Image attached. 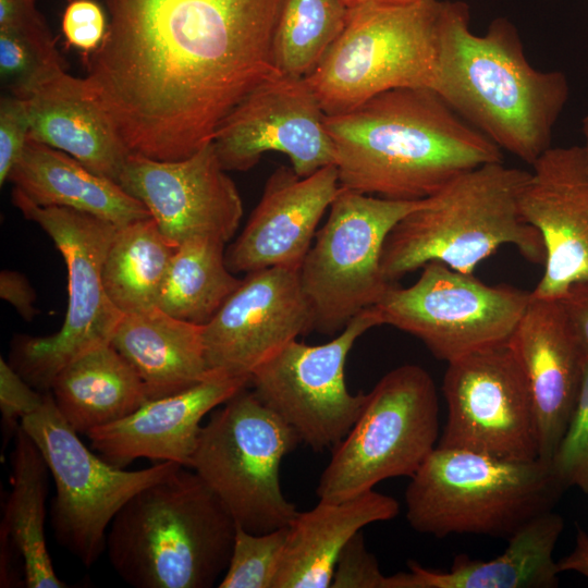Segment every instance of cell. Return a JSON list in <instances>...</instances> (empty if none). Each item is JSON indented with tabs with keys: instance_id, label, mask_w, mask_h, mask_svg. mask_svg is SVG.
Wrapping results in <instances>:
<instances>
[{
	"instance_id": "cell-32",
	"label": "cell",
	"mask_w": 588,
	"mask_h": 588,
	"mask_svg": "<svg viewBox=\"0 0 588 588\" xmlns=\"http://www.w3.org/2000/svg\"><path fill=\"white\" fill-rule=\"evenodd\" d=\"M342 0H283L272 37V61L285 76L306 78L342 33Z\"/></svg>"
},
{
	"instance_id": "cell-23",
	"label": "cell",
	"mask_w": 588,
	"mask_h": 588,
	"mask_svg": "<svg viewBox=\"0 0 588 588\" xmlns=\"http://www.w3.org/2000/svg\"><path fill=\"white\" fill-rule=\"evenodd\" d=\"M29 138L63 151L90 171L118 183L131 151L85 78L64 68L25 98Z\"/></svg>"
},
{
	"instance_id": "cell-26",
	"label": "cell",
	"mask_w": 588,
	"mask_h": 588,
	"mask_svg": "<svg viewBox=\"0 0 588 588\" xmlns=\"http://www.w3.org/2000/svg\"><path fill=\"white\" fill-rule=\"evenodd\" d=\"M203 327L155 307L124 314L110 343L137 372L148 399L156 400L215 373L206 360Z\"/></svg>"
},
{
	"instance_id": "cell-18",
	"label": "cell",
	"mask_w": 588,
	"mask_h": 588,
	"mask_svg": "<svg viewBox=\"0 0 588 588\" xmlns=\"http://www.w3.org/2000/svg\"><path fill=\"white\" fill-rule=\"evenodd\" d=\"M313 330L314 311L298 271L248 272L203 327L206 360L212 372L250 381L262 363Z\"/></svg>"
},
{
	"instance_id": "cell-39",
	"label": "cell",
	"mask_w": 588,
	"mask_h": 588,
	"mask_svg": "<svg viewBox=\"0 0 588 588\" xmlns=\"http://www.w3.org/2000/svg\"><path fill=\"white\" fill-rule=\"evenodd\" d=\"M45 397L46 393L33 390L12 365L0 358V411L7 434H15L21 420L36 412Z\"/></svg>"
},
{
	"instance_id": "cell-17",
	"label": "cell",
	"mask_w": 588,
	"mask_h": 588,
	"mask_svg": "<svg viewBox=\"0 0 588 588\" xmlns=\"http://www.w3.org/2000/svg\"><path fill=\"white\" fill-rule=\"evenodd\" d=\"M118 184L147 208L176 247L197 237L226 243L243 216L241 196L212 142L180 160L131 152Z\"/></svg>"
},
{
	"instance_id": "cell-21",
	"label": "cell",
	"mask_w": 588,
	"mask_h": 588,
	"mask_svg": "<svg viewBox=\"0 0 588 588\" xmlns=\"http://www.w3.org/2000/svg\"><path fill=\"white\" fill-rule=\"evenodd\" d=\"M507 345L534 400L538 458L550 464L574 411L588 357L556 298L531 296Z\"/></svg>"
},
{
	"instance_id": "cell-41",
	"label": "cell",
	"mask_w": 588,
	"mask_h": 588,
	"mask_svg": "<svg viewBox=\"0 0 588 588\" xmlns=\"http://www.w3.org/2000/svg\"><path fill=\"white\" fill-rule=\"evenodd\" d=\"M0 296L27 321L33 320L37 314L34 306L36 293L27 279L17 271L7 269L1 271Z\"/></svg>"
},
{
	"instance_id": "cell-6",
	"label": "cell",
	"mask_w": 588,
	"mask_h": 588,
	"mask_svg": "<svg viewBox=\"0 0 588 588\" xmlns=\"http://www.w3.org/2000/svg\"><path fill=\"white\" fill-rule=\"evenodd\" d=\"M563 488L551 464L511 461L436 446L411 477L406 519L417 532L443 538L483 535L509 539L552 510Z\"/></svg>"
},
{
	"instance_id": "cell-35",
	"label": "cell",
	"mask_w": 588,
	"mask_h": 588,
	"mask_svg": "<svg viewBox=\"0 0 588 588\" xmlns=\"http://www.w3.org/2000/svg\"><path fill=\"white\" fill-rule=\"evenodd\" d=\"M550 464L563 490L575 486L588 493V358L574 411Z\"/></svg>"
},
{
	"instance_id": "cell-44",
	"label": "cell",
	"mask_w": 588,
	"mask_h": 588,
	"mask_svg": "<svg viewBox=\"0 0 588 588\" xmlns=\"http://www.w3.org/2000/svg\"><path fill=\"white\" fill-rule=\"evenodd\" d=\"M347 7H353L364 2H394V3H407L417 0H342Z\"/></svg>"
},
{
	"instance_id": "cell-42",
	"label": "cell",
	"mask_w": 588,
	"mask_h": 588,
	"mask_svg": "<svg viewBox=\"0 0 588 588\" xmlns=\"http://www.w3.org/2000/svg\"><path fill=\"white\" fill-rule=\"evenodd\" d=\"M559 299L588 357V282L572 285Z\"/></svg>"
},
{
	"instance_id": "cell-4",
	"label": "cell",
	"mask_w": 588,
	"mask_h": 588,
	"mask_svg": "<svg viewBox=\"0 0 588 588\" xmlns=\"http://www.w3.org/2000/svg\"><path fill=\"white\" fill-rule=\"evenodd\" d=\"M189 467L137 492L119 511L106 552L136 588H210L225 573L237 525Z\"/></svg>"
},
{
	"instance_id": "cell-24",
	"label": "cell",
	"mask_w": 588,
	"mask_h": 588,
	"mask_svg": "<svg viewBox=\"0 0 588 588\" xmlns=\"http://www.w3.org/2000/svg\"><path fill=\"white\" fill-rule=\"evenodd\" d=\"M399 512L394 498L373 489L340 502L319 500L311 510L298 512L289 525L273 588L331 587L339 555L348 540L365 526L390 520Z\"/></svg>"
},
{
	"instance_id": "cell-3",
	"label": "cell",
	"mask_w": 588,
	"mask_h": 588,
	"mask_svg": "<svg viewBox=\"0 0 588 588\" xmlns=\"http://www.w3.org/2000/svg\"><path fill=\"white\" fill-rule=\"evenodd\" d=\"M469 22L466 2L444 1L432 90L495 145L532 166L551 147L569 95L567 78L532 68L506 17L493 20L481 36Z\"/></svg>"
},
{
	"instance_id": "cell-27",
	"label": "cell",
	"mask_w": 588,
	"mask_h": 588,
	"mask_svg": "<svg viewBox=\"0 0 588 588\" xmlns=\"http://www.w3.org/2000/svg\"><path fill=\"white\" fill-rule=\"evenodd\" d=\"M9 181L39 206L77 210L115 226L151 217L147 208L117 182L29 137Z\"/></svg>"
},
{
	"instance_id": "cell-9",
	"label": "cell",
	"mask_w": 588,
	"mask_h": 588,
	"mask_svg": "<svg viewBox=\"0 0 588 588\" xmlns=\"http://www.w3.org/2000/svg\"><path fill=\"white\" fill-rule=\"evenodd\" d=\"M439 397L429 372L414 364L387 372L367 393L348 433L332 449L319 500L340 502L389 478L412 477L439 441Z\"/></svg>"
},
{
	"instance_id": "cell-45",
	"label": "cell",
	"mask_w": 588,
	"mask_h": 588,
	"mask_svg": "<svg viewBox=\"0 0 588 588\" xmlns=\"http://www.w3.org/2000/svg\"><path fill=\"white\" fill-rule=\"evenodd\" d=\"M583 132H584L585 137H586L585 149H586L587 157H588V115L583 120Z\"/></svg>"
},
{
	"instance_id": "cell-14",
	"label": "cell",
	"mask_w": 588,
	"mask_h": 588,
	"mask_svg": "<svg viewBox=\"0 0 588 588\" xmlns=\"http://www.w3.org/2000/svg\"><path fill=\"white\" fill-rule=\"evenodd\" d=\"M376 308L356 315L331 341L308 345L291 341L252 373L256 396L315 452L333 449L359 417L367 393L353 394L345 364L356 340L381 326Z\"/></svg>"
},
{
	"instance_id": "cell-1",
	"label": "cell",
	"mask_w": 588,
	"mask_h": 588,
	"mask_svg": "<svg viewBox=\"0 0 588 588\" xmlns=\"http://www.w3.org/2000/svg\"><path fill=\"white\" fill-rule=\"evenodd\" d=\"M89 93L131 152L186 158L231 110L280 75L272 37L283 0H105Z\"/></svg>"
},
{
	"instance_id": "cell-40",
	"label": "cell",
	"mask_w": 588,
	"mask_h": 588,
	"mask_svg": "<svg viewBox=\"0 0 588 588\" xmlns=\"http://www.w3.org/2000/svg\"><path fill=\"white\" fill-rule=\"evenodd\" d=\"M0 32L39 34L49 28L36 0H0Z\"/></svg>"
},
{
	"instance_id": "cell-22",
	"label": "cell",
	"mask_w": 588,
	"mask_h": 588,
	"mask_svg": "<svg viewBox=\"0 0 588 588\" xmlns=\"http://www.w3.org/2000/svg\"><path fill=\"white\" fill-rule=\"evenodd\" d=\"M248 385V379L215 372L187 390L149 400L131 415L86 436L102 458L117 467L142 457L188 467L203 418Z\"/></svg>"
},
{
	"instance_id": "cell-29",
	"label": "cell",
	"mask_w": 588,
	"mask_h": 588,
	"mask_svg": "<svg viewBox=\"0 0 588 588\" xmlns=\"http://www.w3.org/2000/svg\"><path fill=\"white\" fill-rule=\"evenodd\" d=\"M50 390L62 417L85 434L131 415L149 401L142 379L111 343L69 363Z\"/></svg>"
},
{
	"instance_id": "cell-16",
	"label": "cell",
	"mask_w": 588,
	"mask_h": 588,
	"mask_svg": "<svg viewBox=\"0 0 588 588\" xmlns=\"http://www.w3.org/2000/svg\"><path fill=\"white\" fill-rule=\"evenodd\" d=\"M327 114L305 78L275 75L257 85L223 119L212 144L225 171H247L266 152L286 155L306 177L335 163Z\"/></svg>"
},
{
	"instance_id": "cell-37",
	"label": "cell",
	"mask_w": 588,
	"mask_h": 588,
	"mask_svg": "<svg viewBox=\"0 0 588 588\" xmlns=\"http://www.w3.org/2000/svg\"><path fill=\"white\" fill-rule=\"evenodd\" d=\"M29 136V115L25 99L7 94L0 101V184L20 159Z\"/></svg>"
},
{
	"instance_id": "cell-10",
	"label": "cell",
	"mask_w": 588,
	"mask_h": 588,
	"mask_svg": "<svg viewBox=\"0 0 588 588\" xmlns=\"http://www.w3.org/2000/svg\"><path fill=\"white\" fill-rule=\"evenodd\" d=\"M12 203L53 241L68 269V308L52 335L22 340L15 370L32 385L50 390L73 359L109 344L123 316L109 298L102 277L105 258L118 226L95 216L61 207H42L14 187Z\"/></svg>"
},
{
	"instance_id": "cell-33",
	"label": "cell",
	"mask_w": 588,
	"mask_h": 588,
	"mask_svg": "<svg viewBox=\"0 0 588 588\" xmlns=\"http://www.w3.org/2000/svg\"><path fill=\"white\" fill-rule=\"evenodd\" d=\"M63 69L51 32H0V76L9 94L25 99L42 81Z\"/></svg>"
},
{
	"instance_id": "cell-15",
	"label": "cell",
	"mask_w": 588,
	"mask_h": 588,
	"mask_svg": "<svg viewBox=\"0 0 588 588\" xmlns=\"http://www.w3.org/2000/svg\"><path fill=\"white\" fill-rule=\"evenodd\" d=\"M442 392L448 416L437 446L511 461L538 458L534 400L507 343L448 363Z\"/></svg>"
},
{
	"instance_id": "cell-30",
	"label": "cell",
	"mask_w": 588,
	"mask_h": 588,
	"mask_svg": "<svg viewBox=\"0 0 588 588\" xmlns=\"http://www.w3.org/2000/svg\"><path fill=\"white\" fill-rule=\"evenodd\" d=\"M175 248L151 217L117 228L102 277L109 298L123 315L157 307Z\"/></svg>"
},
{
	"instance_id": "cell-28",
	"label": "cell",
	"mask_w": 588,
	"mask_h": 588,
	"mask_svg": "<svg viewBox=\"0 0 588 588\" xmlns=\"http://www.w3.org/2000/svg\"><path fill=\"white\" fill-rule=\"evenodd\" d=\"M48 465L40 450L20 426L11 453V491L0 527L1 587L12 586L11 554L21 559L28 588H65L53 569L45 537Z\"/></svg>"
},
{
	"instance_id": "cell-20",
	"label": "cell",
	"mask_w": 588,
	"mask_h": 588,
	"mask_svg": "<svg viewBox=\"0 0 588 588\" xmlns=\"http://www.w3.org/2000/svg\"><path fill=\"white\" fill-rule=\"evenodd\" d=\"M339 188L334 164L306 177L292 168H278L242 233L225 252L228 268L233 273L273 267L298 271Z\"/></svg>"
},
{
	"instance_id": "cell-34",
	"label": "cell",
	"mask_w": 588,
	"mask_h": 588,
	"mask_svg": "<svg viewBox=\"0 0 588 588\" xmlns=\"http://www.w3.org/2000/svg\"><path fill=\"white\" fill-rule=\"evenodd\" d=\"M287 531L289 526L253 534L237 526L231 559L218 587L273 588Z\"/></svg>"
},
{
	"instance_id": "cell-11",
	"label": "cell",
	"mask_w": 588,
	"mask_h": 588,
	"mask_svg": "<svg viewBox=\"0 0 588 588\" xmlns=\"http://www.w3.org/2000/svg\"><path fill=\"white\" fill-rule=\"evenodd\" d=\"M420 201L387 199L340 186L328 220L298 270L314 311V330L340 333L382 298L391 285L381 270L384 241Z\"/></svg>"
},
{
	"instance_id": "cell-25",
	"label": "cell",
	"mask_w": 588,
	"mask_h": 588,
	"mask_svg": "<svg viewBox=\"0 0 588 588\" xmlns=\"http://www.w3.org/2000/svg\"><path fill=\"white\" fill-rule=\"evenodd\" d=\"M564 528L561 515L547 511L507 539L505 551L488 561L458 555L450 571L408 562L409 572L391 575L392 588H553L561 573L553 552Z\"/></svg>"
},
{
	"instance_id": "cell-12",
	"label": "cell",
	"mask_w": 588,
	"mask_h": 588,
	"mask_svg": "<svg viewBox=\"0 0 588 588\" xmlns=\"http://www.w3.org/2000/svg\"><path fill=\"white\" fill-rule=\"evenodd\" d=\"M20 426L40 450L54 482V538L86 567L106 551L110 524L125 503L183 466L158 462L148 468L124 470L98 457L62 417L51 392Z\"/></svg>"
},
{
	"instance_id": "cell-5",
	"label": "cell",
	"mask_w": 588,
	"mask_h": 588,
	"mask_svg": "<svg viewBox=\"0 0 588 588\" xmlns=\"http://www.w3.org/2000/svg\"><path fill=\"white\" fill-rule=\"evenodd\" d=\"M530 172L491 162L460 174L421 199L389 232L381 253L384 279L395 283L430 261L473 273L502 245L544 265L538 230L523 216L520 197Z\"/></svg>"
},
{
	"instance_id": "cell-38",
	"label": "cell",
	"mask_w": 588,
	"mask_h": 588,
	"mask_svg": "<svg viewBox=\"0 0 588 588\" xmlns=\"http://www.w3.org/2000/svg\"><path fill=\"white\" fill-rule=\"evenodd\" d=\"M108 22L102 8L94 0H73L62 16L66 42L87 58L101 45Z\"/></svg>"
},
{
	"instance_id": "cell-2",
	"label": "cell",
	"mask_w": 588,
	"mask_h": 588,
	"mask_svg": "<svg viewBox=\"0 0 588 588\" xmlns=\"http://www.w3.org/2000/svg\"><path fill=\"white\" fill-rule=\"evenodd\" d=\"M341 187L420 200L462 173L502 162L501 148L434 90L394 88L326 117Z\"/></svg>"
},
{
	"instance_id": "cell-36",
	"label": "cell",
	"mask_w": 588,
	"mask_h": 588,
	"mask_svg": "<svg viewBox=\"0 0 588 588\" xmlns=\"http://www.w3.org/2000/svg\"><path fill=\"white\" fill-rule=\"evenodd\" d=\"M331 587L390 588V576L382 574L377 559L367 550L362 530L341 551Z\"/></svg>"
},
{
	"instance_id": "cell-19",
	"label": "cell",
	"mask_w": 588,
	"mask_h": 588,
	"mask_svg": "<svg viewBox=\"0 0 588 588\" xmlns=\"http://www.w3.org/2000/svg\"><path fill=\"white\" fill-rule=\"evenodd\" d=\"M532 167L520 209L542 237L546 261L531 296L559 299L588 282V157L585 147H550Z\"/></svg>"
},
{
	"instance_id": "cell-8",
	"label": "cell",
	"mask_w": 588,
	"mask_h": 588,
	"mask_svg": "<svg viewBox=\"0 0 588 588\" xmlns=\"http://www.w3.org/2000/svg\"><path fill=\"white\" fill-rule=\"evenodd\" d=\"M295 431L247 388L211 412L188 467L216 493L236 525L253 534L287 527L297 516L280 483Z\"/></svg>"
},
{
	"instance_id": "cell-43",
	"label": "cell",
	"mask_w": 588,
	"mask_h": 588,
	"mask_svg": "<svg viewBox=\"0 0 588 588\" xmlns=\"http://www.w3.org/2000/svg\"><path fill=\"white\" fill-rule=\"evenodd\" d=\"M562 572L572 571L588 578V534L578 527L572 552L558 562Z\"/></svg>"
},
{
	"instance_id": "cell-31",
	"label": "cell",
	"mask_w": 588,
	"mask_h": 588,
	"mask_svg": "<svg viewBox=\"0 0 588 588\" xmlns=\"http://www.w3.org/2000/svg\"><path fill=\"white\" fill-rule=\"evenodd\" d=\"M224 244L197 237L180 244L171 258L157 307L191 323L205 326L240 285L225 261Z\"/></svg>"
},
{
	"instance_id": "cell-13",
	"label": "cell",
	"mask_w": 588,
	"mask_h": 588,
	"mask_svg": "<svg viewBox=\"0 0 588 588\" xmlns=\"http://www.w3.org/2000/svg\"><path fill=\"white\" fill-rule=\"evenodd\" d=\"M530 299L531 292L489 285L430 261L411 286L391 283L373 307L382 324L412 334L450 363L506 344Z\"/></svg>"
},
{
	"instance_id": "cell-7",
	"label": "cell",
	"mask_w": 588,
	"mask_h": 588,
	"mask_svg": "<svg viewBox=\"0 0 588 588\" xmlns=\"http://www.w3.org/2000/svg\"><path fill=\"white\" fill-rule=\"evenodd\" d=\"M444 1L364 2L305 78L327 115L348 112L394 88L436 81Z\"/></svg>"
}]
</instances>
